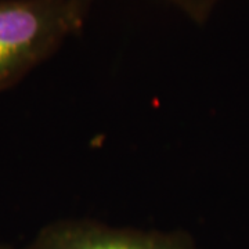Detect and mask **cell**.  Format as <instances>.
I'll list each match as a JSON object with an SVG mask.
<instances>
[{
    "mask_svg": "<svg viewBox=\"0 0 249 249\" xmlns=\"http://www.w3.org/2000/svg\"><path fill=\"white\" fill-rule=\"evenodd\" d=\"M89 10L83 0H0V91L78 35Z\"/></svg>",
    "mask_w": 249,
    "mask_h": 249,
    "instance_id": "obj_1",
    "label": "cell"
},
{
    "mask_svg": "<svg viewBox=\"0 0 249 249\" xmlns=\"http://www.w3.org/2000/svg\"><path fill=\"white\" fill-rule=\"evenodd\" d=\"M25 249H199L181 231L115 227L88 219L45 226Z\"/></svg>",
    "mask_w": 249,
    "mask_h": 249,
    "instance_id": "obj_2",
    "label": "cell"
},
{
    "mask_svg": "<svg viewBox=\"0 0 249 249\" xmlns=\"http://www.w3.org/2000/svg\"><path fill=\"white\" fill-rule=\"evenodd\" d=\"M88 4H93L96 0H83ZM172 7L183 13L196 24H204L212 16L214 9L222 0H163Z\"/></svg>",
    "mask_w": 249,
    "mask_h": 249,
    "instance_id": "obj_3",
    "label": "cell"
},
{
    "mask_svg": "<svg viewBox=\"0 0 249 249\" xmlns=\"http://www.w3.org/2000/svg\"><path fill=\"white\" fill-rule=\"evenodd\" d=\"M0 249H9V248H4V247H0Z\"/></svg>",
    "mask_w": 249,
    "mask_h": 249,
    "instance_id": "obj_4",
    "label": "cell"
}]
</instances>
